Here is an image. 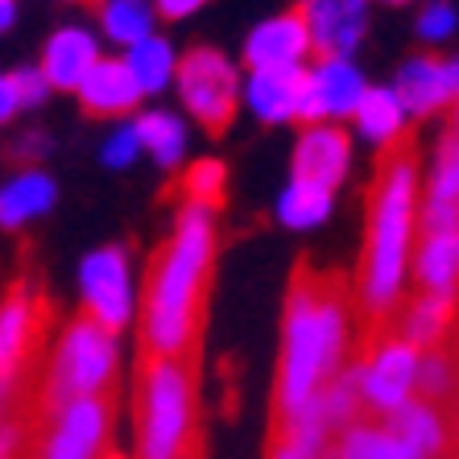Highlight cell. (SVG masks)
<instances>
[{
	"instance_id": "cell-21",
	"label": "cell",
	"mask_w": 459,
	"mask_h": 459,
	"mask_svg": "<svg viewBox=\"0 0 459 459\" xmlns=\"http://www.w3.org/2000/svg\"><path fill=\"white\" fill-rule=\"evenodd\" d=\"M356 128H360L368 141H389V137H397L402 133V104H397V96L389 91V87H364V96H360V104H356Z\"/></svg>"
},
{
	"instance_id": "cell-11",
	"label": "cell",
	"mask_w": 459,
	"mask_h": 459,
	"mask_svg": "<svg viewBox=\"0 0 459 459\" xmlns=\"http://www.w3.org/2000/svg\"><path fill=\"white\" fill-rule=\"evenodd\" d=\"M397 104L402 112L430 117L435 108L451 104L459 96V58H410L397 75Z\"/></svg>"
},
{
	"instance_id": "cell-31",
	"label": "cell",
	"mask_w": 459,
	"mask_h": 459,
	"mask_svg": "<svg viewBox=\"0 0 459 459\" xmlns=\"http://www.w3.org/2000/svg\"><path fill=\"white\" fill-rule=\"evenodd\" d=\"M17 112V96H13V83H9V75H0V125Z\"/></svg>"
},
{
	"instance_id": "cell-9",
	"label": "cell",
	"mask_w": 459,
	"mask_h": 459,
	"mask_svg": "<svg viewBox=\"0 0 459 459\" xmlns=\"http://www.w3.org/2000/svg\"><path fill=\"white\" fill-rule=\"evenodd\" d=\"M83 294L91 319L104 327L108 335H117L128 323V261L125 248L108 245L83 261Z\"/></svg>"
},
{
	"instance_id": "cell-7",
	"label": "cell",
	"mask_w": 459,
	"mask_h": 459,
	"mask_svg": "<svg viewBox=\"0 0 459 459\" xmlns=\"http://www.w3.org/2000/svg\"><path fill=\"white\" fill-rule=\"evenodd\" d=\"M418 377V352L406 340H389L373 360L360 368V397L364 410L373 422H381L385 414H394L402 402H410Z\"/></svg>"
},
{
	"instance_id": "cell-16",
	"label": "cell",
	"mask_w": 459,
	"mask_h": 459,
	"mask_svg": "<svg viewBox=\"0 0 459 459\" xmlns=\"http://www.w3.org/2000/svg\"><path fill=\"white\" fill-rule=\"evenodd\" d=\"M455 319V294H414L402 302V319H397V340H406L414 352L443 348Z\"/></svg>"
},
{
	"instance_id": "cell-33",
	"label": "cell",
	"mask_w": 459,
	"mask_h": 459,
	"mask_svg": "<svg viewBox=\"0 0 459 459\" xmlns=\"http://www.w3.org/2000/svg\"><path fill=\"white\" fill-rule=\"evenodd\" d=\"M17 443H22V438H17V430H0V459L17 455Z\"/></svg>"
},
{
	"instance_id": "cell-24",
	"label": "cell",
	"mask_w": 459,
	"mask_h": 459,
	"mask_svg": "<svg viewBox=\"0 0 459 459\" xmlns=\"http://www.w3.org/2000/svg\"><path fill=\"white\" fill-rule=\"evenodd\" d=\"M104 33L120 46H137L153 33V9L145 0H104Z\"/></svg>"
},
{
	"instance_id": "cell-4",
	"label": "cell",
	"mask_w": 459,
	"mask_h": 459,
	"mask_svg": "<svg viewBox=\"0 0 459 459\" xmlns=\"http://www.w3.org/2000/svg\"><path fill=\"white\" fill-rule=\"evenodd\" d=\"M195 377L199 352L141 356L137 360V451L141 459H174L195 430Z\"/></svg>"
},
{
	"instance_id": "cell-19",
	"label": "cell",
	"mask_w": 459,
	"mask_h": 459,
	"mask_svg": "<svg viewBox=\"0 0 459 459\" xmlns=\"http://www.w3.org/2000/svg\"><path fill=\"white\" fill-rule=\"evenodd\" d=\"M54 204V182L46 174H22V178H13L4 191H0V224L4 228H17L33 215H42L46 207Z\"/></svg>"
},
{
	"instance_id": "cell-26",
	"label": "cell",
	"mask_w": 459,
	"mask_h": 459,
	"mask_svg": "<svg viewBox=\"0 0 459 459\" xmlns=\"http://www.w3.org/2000/svg\"><path fill=\"white\" fill-rule=\"evenodd\" d=\"M335 455L340 459H406V451L397 447L394 435L381 422H360V427H352L340 438Z\"/></svg>"
},
{
	"instance_id": "cell-32",
	"label": "cell",
	"mask_w": 459,
	"mask_h": 459,
	"mask_svg": "<svg viewBox=\"0 0 459 459\" xmlns=\"http://www.w3.org/2000/svg\"><path fill=\"white\" fill-rule=\"evenodd\" d=\"M174 459H204V435H199V430H191V435H186V443L178 447V455H174Z\"/></svg>"
},
{
	"instance_id": "cell-5",
	"label": "cell",
	"mask_w": 459,
	"mask_h": 459,
	"mask_svg": "<svg viewBox=\"0 0 459 459\" xmlns=\"http://www.w3.org/2000/svg\"><path fill=\"white\" fill-rule=\"evenodd\" d=\"M112 364H117V343H112V335H108L91 315H79V319L71 323V332H66L63 348H58V360H54L50 377H46V385H42V418L63 414L71 402L108 389Z\"/></svg>"
},
{
	"instance_id": "cell-36",
	"label": "cell",
	"mask_w": 459,
	"mask_h": 459,
	"mask_svg": "<svg viewBox=\"0 0 459 459\" xmlns=\"http://www.w3.org/2000/svg\"><path fill=\"white\" fill-rule=\"evenodd\" d=\"M385 4H410V0H385Z\"/></svg>"
},
{
	"instance_id": "cell-28",
	"label": "cell",
	"mask_w": 459,
	"mask_h": 459,
	"mask_svg": "<svg viewBox=\"0 0 459 459\" xmlns=\"http://www.w3.org/2000/svg\"><path fill=\"white\" fill-rule=\"evenodd\" d=\"M9 83H13V96H17V108L42 104L46 91H50V83L42 79V71H13Z\"/></svg>"
},
{
	"instance_id": "cell-14",
	"label": "cell",
	"mask_w": 459,
	"mask_h": 459,
	"mask_svg": "<svg viewBox=\"0 0 459 459\" xmlns=\"http://www.w3.org/2000/svg\"><path fill=\"white\" fill-rule=\"evenodd\" d=\"M141 100V87L133 79V71L125 66V58H104L87 71V79L79 83V104H83L87 117H125L133 112Z\"/></svg>"
},
{
	"instance_id": "cell-27",
	"label": "cell",
	"mask_w": 459,
	"mask_h": 459,
	"mask_svg": "<svg viewBox=\"0 0 459 459\" xmlns=\"http://www.w3.org/2000/svg\"><path fill=\"white\" fill-rule=\"evenodd\" d=\"M451 33H455V9H451L447 0L427 4L422 17H418V38H422V42H443Z\"/></svg>"
},
{
	"instance_id": "cell-1",
	"label": "cell",
	"mask_w": 459,
	"mask_h": 459,
	"mask_svg": "<svg viewBox=\"0 0 459 459\" xmlns=\"http://www.w3.org/2000/svg\"><path fill=\"white\" fill-rule=\"evenodd\" d=\"M418 199V141L414 128H402L377 153V174L368 186V236L360 265V327H356L352 360L368 364L389 340H397L402 319V278L414 236Z\"/></svg>"
},
{
	"instance_id": "cell-2",
	"label": "cell",
	"mask_w": 459,
	"mask_h": 459,
	"mask_svg": "<svg viewBox=\"0 0 459 459\" xmlns=\"http://www.w3.org/2000/svg\"><path fill=\"white\" fill-rule=\"evenodd\" d=\"M348 315H352L348 278L302 256L294 265L286 294L281 368H278V394H273L269 430L290 427L340 377L343 348H348Z\"/></svg>"
},
{
	"instance_id": "cell-15",
	"label": "cell",
	"mask_w": 459,
	"mask_h": 459,
	"mask_svg": "<svg viewBox=\"0 0 459 459\" xmlns=\"http://www.w3.org/2000/svg\"><path fill=\"white\" fill-rule=\"evenodd\" d=\"M307 87H310L307 66L253 71V79H248V104H253V112L261 120H299Z\"/></svg>"
},
{
	"instance_id": "cell-37",
	"label": "cell",
	"mask_w": 459,
	"mask_h": 459,
	"mask_svg": "<svg viewBox=\"0 0 459 459\" xmlns=\"http://www.w3.org/2000/svg\"><path fill=\"white\" fill-rule=\"evenodd\" d=\"M79 4H91V0H79Z\"/></svg>"
},
{
	"instance_id": "cell-35",
	"label": "cell",
	"mask_w": 459,
	"mask_h": 459,
	"mask_svg": "<svg viewBox=\"0 0 459 459\" xmlns=\"http://www.w3.org/2000/svg\"><path fill=\"white\" fill-rule=\"evenodd\" d=\"M104 459H125V455H120V451H108V455Z\"/></svg>"
},
{
	"instance_id": "cell-17",
	"label": "cell",
	"mask_w": 459,
	"mask_h": 459,
	"mask_svg": "<svg viewBox=\"0 0 459 459\" xmlns=\"http://www.w3.org/2000/svg\"><path fill=\"white\" fill-rule=\"evenodd\" d=\"M100 63V50H96V38L87 30H58L46 42V54H42V79L50 87H63V91H71V87H79L87 79V71Z\"/></svg>"
},
{
	"instance_id": "cell-22",
	"label": "cell",
	"mask_w": 459,
	"mask_h": 459,
	"mask_svg": "<svg viewBox=\"0 0 459 459\" xmlns=\"http://www.w3.org/2000/svg\"><path fill=\"white\" fill-rule=\"evenodd\" d=\"M125 66L133 71V79H137L141 96H153V91H161V87L170 83L174 75V54H170V42H161V38H145V42L128 46V58Z\"/></svg>"
},
{
	"instance_id": "cell-18",
	"label": "cell",
	"mask_w": 459,
	"mask_h": 459,
	"mask_svg": "<svg viewBox=\"0 0 459 459\" xmlns=\"http://www.w3.org/2000/svg\"><path fill=\"white\" fill-rule=\"evenodd\" d=\"M315 75V96H319V108L323 117H352L356 104L364 96V79L348 58H327L319 63V71H310Z\"/></svg>"
},
{
	"instance_id": "cell-23",
	"label": "cell",
	"mask_w": 459,
	"mask_h": 459,
	"mask_svg": "<svg viewBox=\"0 0 459 459\" xmlns=\"http://www.w3.org/2000/svg\"><path fill=\"white\" fill-rule=\"evenodd\" d=\"M137 133V145L153 153L161 166H174L182 158V145H186V133H182V120L170 112H145V117L133 125Z\"/></svg>"
},
{
	"instance_id": "cell-25",
	"label": "cell",
	"mask_w": 459,
	"mask_h": 459,
	"mask_svg": "<svg viewBox=\"0 0 459 459\" xmlns=\"http://www.w3.org/2000/svg\"><path fill=\"white\" fill-rule=\"evenodd\" d=\"M327 212H332V191L310 186V182H290L278 204V215L290 228H315L327 220Z\"/></svg>"
},
{
	"instance_id": "cell-8",
	"label": "cell",
	"mask_w": 459,
	"mask_h": 459,
	"mask_svg": "<svg viewBox=\"0 0 459 459\" xmlns=\"http://www.w3.org/2000/svg\"><path fill=\"white\" fill-rule=\"evenodd\" d=\"M302 22L310 33V50L327 58H348L368 30V0H302Z\"/></svg>"
},
{
	"instance_id": "cell-12",
	"label": "cell",
	"mask_w": 459,
	"mask_h": 459,
	"mask_svg": "<svg viewBox=\"0 0 459 459\" xmlns=\"http://www.w3.org/2000/svg\"><path fill=\"white\" fill-rule=\"evenodd\" d=\"M310 54V33L299 9H286L278 17L261 22L245 42V63L253 71H281V66H299V58Z\"/></svg>"
},
{
	"instance_id": "cell-13",
	"label": "cell",
	"mask_w": 459,
	"mask_h": 459,
	"mask_svg": "<svg viewBox=\"0 0 459 459\" xmlns=\"http://www.w3.org/2000/svg\"><path fill=\"white\" fill-rule=\"evenodd\" d=\"M348 158H352V141L340 125H310L294 150V182L335 191V182L348 174Z\"/></svg>"
},
{
	"instance_id": "cell-6",
	"label": "cell",
	"mask_w": 459,
	"mask_h": 459,
	"mask_svg": "<svg viewBox=\"0 0 459 459\" xmlns=\"http://www.w3.org/2000/svg\"><path fill=\"white\" fill-rule=\"evenodd\" d=\"M174 75H178V96L186 112L212 137H220L236 117V91H240L236 66L212 46H195L182 54V63H174Z\"/></svg>"
},
{
	"instance_id": "cell-30",
	"label": "cell",
	"mask_w": 459,
	"mask_h": 459,
	"mask_svg": "<svg viewBox=\"0 0 459 459\" xmlns=\"http://www.w3.org/2000/svg\"><path fill=\"white\" fill-rule=\"evenodd\" d=\"M207 0H158V13L161 17H170V22H178V17H191L195 9H204Z\"/></svg>"
},
{
	"instance_id": "cell-34",
	"label": "cell",
	"mask_w": 459,
	"mask_h": 459,
	"mask_svg": "<svg viewBox=\"0 0 459 459\" xmlns=\"http://www.w3.org/2000/svg\"><path fill=\"white\" fill-rule=\"evenodd\" d=\"M13 25V0H0V30Z\"/></svg>"
},
{
	"instance_id": "cell-3",
	"label": "cell",
	"mask_w": 459,
	"mask_h": 459,
	"mask_svg": "<svg viewBox=\"0 0 459 459\" xmlns=\"http://www.w3.org/2000/svg\"><path fill=\"white\" fill-rule=\"evenodd\" d=\"M215 261V224L204 207H182L174 232L158 245L145 273L141 356H186L204 343L207 286Z\"/></svg>"
},
{
	"instance_id": "cell-20",
	"label": "cell",
	"mask_w": 459,
	"mask_h": 459,
	"mask_svg": "<svg viewBox=\"0 0 459 459\" xmlns=\"http://www.w3.org/2000/svg\"><path fill=\"white\" fill-rule=\"evenodd\" d=\"M174 191L186 199V207H204V212H220L224 207V191H228V170L220 158H199L186 166Z\"/></svg>"
},
{
	"instance_id": "cell-10",
	"label": "cell",
	"mask_w": 459,
	"mask_h": 459,
	"mask_svg": "<svg viewBox=\"0 0 459 459\" xmlns=\"http://www.w3.org/2000/svg\"><path fill=\"white\" fill-rule=\"evenodd\" d=\"M108 414H112V394L108 389L71 402L58 418V430L42 447V459H91L100 438L108 435Z\"/></svg>"
},
{
	"instance_id": "cell-29",
	"label": "cell",
	"mask_w": 459,
	"mask_h": 459,
	"mask_svg": "<svg viewBox=\"0 0 459 459\" xmlns=\"http://www.w3.org/2000/svg\"><path fill=\"white\" fill-rule=\"evenodd\" d=\"M133 153H137V133H133V128H120L117 137L104 145V161H108V166H128V161H133Z\"/></svg>"
}]
</instances>
